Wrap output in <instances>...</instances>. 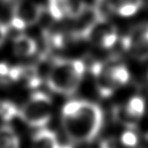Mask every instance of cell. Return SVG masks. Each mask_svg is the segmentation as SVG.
Returning <instances> with one entry per match:
<instances>
[{
    "label": "cell",
    "instance_id": "cell-1",
    "mask_svg": "<svg viewBox=\"0 0 148 148\" xmlns=\"http://www.w3.org/2000/svg\"><path fill=\"white\" fill-rule=\"evenodd\" d=\"M103 122L102 108L89 100H70L62 109V130L69 140L76 144L93 141L101 131Z\"/></svg>",
    "mask_w": 148,
    "mask_h": 148
},
{
    "label": "cell",
    "instance_id": "cell-2",
    "mask_svg": "<svg viewBox=\"0 0 148 148\" xmlns=\"http://www.w3.org/2000/svg\"><path fill=\"white\" fill-rule=\"evenodd\" d=\"M86 66L81 60L55 59L47 75V84L51 92L70 97L80 88Z\"/></svg>",
    "mask_w": 148,
    "mask_h": 148
},
{
    "label": "cell",
    "instance_id": "cell-3",
    "mask_svg": "<svg viewBox=\"0 0 148 148\" xmlns=\"http://www.w3.org/2000/svg\"><path fill=\"white\" fill-rule=\"evenodd\" d=\"M96 88L103 98L113 96L130 81V73L122 64H108L96 62L91 66Z\"/></svg>",
    "mask_w": 148,
    "mask_h": 148
},
{
    "label": "cell",
    "instance_id": "cell-4",
    "mask_svg": "<svg viewBox=\"0 0 148 148\" xmlns=\"http://www.w3.org/2000/svg\"><path fill=\"white\" fill-rule=\"evenodd\" d=\"M18 117L31 128H42L53 117V100L47 94L34 92L18 109Z\"/></svg>",
    "mask_w": 148,
    "mask_h": 148
},
{
    "label": "cell",
    "instance_id": "cell-5",
    "mask_svg": "<svg viewBox=\"0 0 148 148\" xmlns=\"http://www.w3.org/2000/svg\"><path fill=\"white\" fill-rule=\"evenodd\" d=\"M146 104L141 96H134L113 109V118L121 126L134 128L144 116Z\"/></svg>",
    "mask_w": 148,
    "mask_h": 148
},
{
    "label": "cell",
    "instance_id": "cell-6",
    "mask_svg": "<svg viewBox=\"0 0 148 148\" xmlns=\"http://www.w3.org/2000/svg\"><path fill=\"white\" fill-rule=\"evenodd\" d=\"M82 38L97 47L110 49L117 41V27L106 18H99L83 33Z\"/></svg>",
    "mask_w": 148,
    "mask_h": 148
},
{
    "label": "cell",
    "instance_id": "cell-7",
    "mask_svg": "<svg viewBox=\"0 0 148 148\" xmlns=\"http://www.w3.org/2000/svg\"><path fill=\"white\" fill-rule=\"evenodd\" d=\"M122 45L125 51L133 59L139 62L148 60V23H142L133 27L124 36Z\"/></svg>",
    "mask_w": 148,
    "mask_h": 148
},
{
    "label": "cell",
    "instance_id": "cell-8",
    "mask_svg": "<svg viewBox=\"0 0 148 148\" xmlns=\"http://www.w3.org/2000/svg\"><path fill=\"white\" fill-rule=\"evenodd\" d=\"M43 7L41 5L31 2H16L12 5L11 16L9 24L11 27L18 30L35 24L43 13Z\"/></svg>",
    "mask_w": 148,
    "mask_h": 148
},
{
    "label": "cell",
    "instance_id": "cell-9",
    "mask_svg": "<svg viewBox=\"0 0 148 148\" xmlns=\"http://www.w3.org/2000/svg\"><path fill=\"white\" fill-rule=\"evenodd\" d=\"M31 148H70L60 145L58 135L53 130L42 127L38 128L31 141Z\"/></svg>",
    "mask_w": 148,
    "mask_h": 148
},
{
    "label": "cell",
    "instance_id": "cell-10",
    "mask_svg": "<svg viewBox=\"0 0 148 148\" xmlns=\"http://www.w3.org/2000/svg\"><path fill=\"white\" fill-rule=\"evenodd\" d=\"M37 51V43L32 37L19 34L13 39V51L17 57H31Z\"/></svg>",
    "mask_w": 148,
    "mask_h": 148
},
{
    "label": "cell",
    "instance_id": "cell-11",
    "mask_svg": "<svg viewBox=\"0 0 148 148\" xmlns=\"http://www.w3.org/2000/svg\"><path fill=\"white\" fill-rule=\"evenodd\" d=\"M20 140L14 129L9 125L0 126V148H19Z\"/></svg>",
    "mask_w": 148,
    "mask_h": 148
},
{
    "label": "cell",
    "instance_id": "cell-12",
    "mask_svg": "<svg viewBox=\"0 0 148 148\" xmlns=\"http://www.w3.org/2000/svg\"><path fill=\"white\" fill-rule=\"evenodd\" d=\"M69 0H49V12L56 20H62L66 17Z\"/></svg>",
    "mask_w": 148,
    "mask_h": 148
},
{
    "label": "cell",
    "instance_id": "cell-13",
    "mask_svg": "<svg viewBox=\"0 0 148 148\" xmlns=\"http://www.w3.org/2000/svg\"><path fill=\"white\" fill-rule=\"evenodd\" d=\"M18 117V108L11 101H0V118L5 122H10Z\"/></svg>",
    "mask_w": 148,
    "mask_h": 148
},
{
    "label": "cell",
    "instance_id": "cell-14",
    "mask_svg": "<svg viewBox=\"0 0 148 148\" xmlns=\"http://www.w3.org/2000/svg\"><path fill=\"white\" fill-rule=\"evenodd\" d=\"M100 148H128L124 144L120 136H112L102 141Z\"/></svg>",
    "mask_w": 148,
    "mask_h": 148
},
{
    "label": "cell",
    "instance_id": "cell-15",
    "mask_svg": "<svg viewBox=\"0 0 148 148\" xmlns=\"http://www.w3.org/2000/svg\"><path fill=\"white\" fill-rule=\"evenodd\" d=\"M9 24L5 23V22L0 20V47L4 43L6 37L8 34V29H9Z\"/></svg>",
    "mask_w": 148,
    "mask_h": 148
},
{
    "label": "cell",
    "instance_id": "cell-16",
    "mask_svg": "<svg viewBox=\"0 0 148 148\" xmlns=\"http://www.w3.org/2000/svg\"><path fill=\"white\" fill-rule=\"evenodd\" d=\"M10 66L5 62H0V78L8 80V75H9Z\"/></svg>",
    "mask_w": 148,
    "mask_h": 148
}]
</instances>
